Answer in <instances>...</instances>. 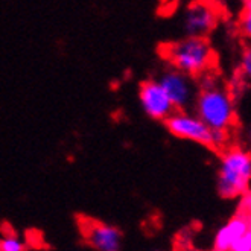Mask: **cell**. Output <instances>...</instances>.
<instances>
[{
	"instance_id": "cell-1",
	"label": "cell",
	"mask_w": 251,
	"mask_h": 251,
	"mask_svg": "<svg viewBox=\"0 0 251 251\" xmlns=\"http://www.w3.org/2000/svg\"><path fill=\"white\" fill-rule=\"evenodd\" d=\"M194 114L210 129L228 131L234 124V102L227 88L213 78L200 84L194 102Z\"/></svg>"
},
{
	"instance_id": "cell-2",
	"label": "cell",
	"mask_w": 251,
	"mask_h": 251,
	"mask_svg": "<svg viewBox=\"0 0 251 251\" xmlns=\"http://www.w3.org/2000/svg\"><path fill=\"white\" fill-rule=\"evenodd\" d=\"M165 56L175 69L184 75L195 78L207 72L215 60L212 46L205 38L186 37L180 41L171 43L165 49Z\"/></svg>"
},
{
	"instance_id": "cell-3",
	"label": "cell",
	"mask_w": 251,
	"mask_h": 251,
	"mask_svg": "<svg viewBox=\"0 0 251 251\" xmlns=\"http://www.w3.org/2000/svg\"><path fill=\"white\" fill-rule=\"evenodd\" d=\"M251 178V157L241 148L228 150L219 163L218 192L226 200H233L247 194Z\"/></svg>"
},
{
	"instance_id": "cell-4",
	"label": "cell",
	"mask_w": 251,
	"mask_h": 251,
	"mask_svg": "<svg viewBox=\"0 0 251 251\" xmlns=\"http://www.w3.org/2000/svg\"><path fill=\"white\" fill-rule=\"evenodd\" d=\"M157 82L168 96L174 111H189L194 105L198 93V84L194 78L175 69H168L161 73Z\"/></svg>"
},
{
	"instance_id": "cell-5",
	"label": "cell",
	"mask_w": 251,
	"mask_h": 251,
	"mask_svg": "<svg viewBox=\"0 0 251 251\" xmlns=\"http://www.w3.org/2000/svg\"><path fill=\"white\" fill-rule=\"evenodd\" d=\"M165 125L175 137L192 140L212 148V129L202 121H200L194 113L174 111L165 121Z\"/></svg>"
},
{
	"instance_id": "cell-6",
	"label": "cell",
	"mask_w": 251,
	"mask_h": 251,
	"mask_svg": "<svg viewBox=\"0 0 251 251\" xmlns=\"http://www.w3.org/2000/svg\"><path fill=\"white\" fill-rule=\"evenodd\" d=\"M81 231L84 241L95 251H121L124 234L122 231L110 224L99 221L84 219L81 223Z\"/></svg>"
},
{
	"instance_id": "cell-7",
	"label": "cell",
	"mask_w": 251,
	"mask_h": 251,
	"mask_svg": "<svg viewBox=\"0 0 251 251\" xmlns=\"http://www.w3.org/2000/svg\"><path fill=\"white\" fill-rule=\"evenodd\" d=\"M218 23V14L216 9L204 2L192 3L184 11L183 26L187 37L195 38H205L209 35L213 27Z\"/></svg>"
},
{
	"instance_id": "cell-8",
	"label": "cell",
	"mask_w": 251,
	"mask_h": 251,
	"mask_svg": "<svg viewBox=\"0 0 251 251\" xmlns=\"http://www.w3.org/2000/svg\"><path fill=\"white\" fill-rule=\"evenodd\" d=\"M139 99L143 111L154 121H166L174 113V107L155 79L143 81L139 88Z\"/></svg>"
},
{
	"instance_id": "cell-9",
	"label": "cell",
	"mask_w": 251,
	"mask_h": 251,
	"mask_svg": "<svg viewBox=\"0 0 251 251\" xmlns=\"http://www.w3.org/2000/svg\"><path fill=\"white\" fill-rule=\"evenodd\" d=\"M250 230V218L248 213H241L239 216L231 218L227 224L221 227L215 236V251H230L233 244L241 239Z\"/></svg>"
},
{
	"instance_id": "cell-10",
	"label": "cell",
	"mask_w": 251,
	"mask_h": 251,
	"mask_svg": "<svg viewBox=\"0 0 251 251\" xmlns=\"http://www.w3.org/2000/svg\"><path fill=\"white\" fill-rule=\"evenodd\" d=\"M0 251H26V247L22 242V239L12 234L0 239Z\"/></svg>"
},
{
	"instance_id": "cell-11",
	"label": "cell",
	"mask_w": 251,
	"mask_h": 251,
	"mask_svg": "<svg viewBox=\"0 0 251 251\" xmlns=\"http://www.w3.org/2000/svg\"><path fill=\"white\" fill-rule=\"evenodd\" d=\"M230 251H251V230H248L241 239L236 241Z\"/></svg>"
},
{
	"instance_id": "cell-12",
	"label": "cell",
	"mask_w": 251,
	"mask_h": 251,
	"mask_svg": "<svg viewBox=\"0 0 251 251\" xmlns=\"http://www.w3.org/2000/svg\"><path fill=\"white\" fill-rule=\"evenodd\" d=\"M228 139L227 131H219V129H212V148H221L224 146Z\"/></svg>"
},
{
	"instance_id": "cell-13",
	"label": "cell",
	"mask_w": 251,
	"mask_h": 251,
	"mask_svg": "<svg viewBox=\"0 0 251 251\" xmlns=\"http://www.w3.org/2000/svg\"><path fill=\"white\" fill-rule=\"evenodd\" d=\"M241 70H242V73H244V76L250 78V75H251V53H250V52L244 53V56H242Z\"/></svg>"
},
{
	"instance_id": "cell-14",
	"label": "cell",
	"mask_w": 251,
	"mask_h": 251,
	"mask_svg": "<svg viewBox=\"0 0 251 251\" xmlns=\"http://www.w3.org/2000/svg\"><path fill=\"white\" fill-rule=\"evenodd\" d=\"M241 29L245 35H251V14L247 12V16L242 17L241 20Z\"/></svg>"
},
{
	"instance_id": "cell-15",
	"label": "cell",
	"mask_w": 251,
	"mask_h": 251,
	"mask_svg": "<svg viewBox=\"0 0 251 251\" xmlns=\"http://www.w3.org/2000/svg\"><path fill=\"white\" fill-rule=\"evenodd\" d=\"M250 207H251V198H250V192H247V194H244L242 198H241L239 209L242 210V213H245V210L248 213L250 212Z\"/></svg>"
},
{
	"instance_id": "cell-16",
	"label": "cell",
	"mask_w": 251,
	"mask_h": 251,
	"mask_svg": "<svg viewBox=\"0 0 251 251\" xmlns=\"http://www.w3.org/2000/svg\"><path fill=\"white\" fill-rule=\"evenodd\" d=\"M155 251H160V250H155Z\"/></svg>"
}]
</instances>
